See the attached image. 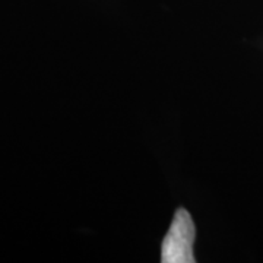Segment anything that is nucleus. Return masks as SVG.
<instances>
[{"instance_id":"f257e3e1","label":"nucleus","mask_w":263,"mask_h":263,"mask_svg":"<svg viewBox=\"0 0 263 263\" xmlns=\"http://www.w3.org/2000/svg\"><path fill=\"white\" fill-rule=\"evenodd\" d=\"M196 228L193 219L186 209H177L168 233L161 246V262L162 263H193V243Z\"/></svg>"}]
</instances>
